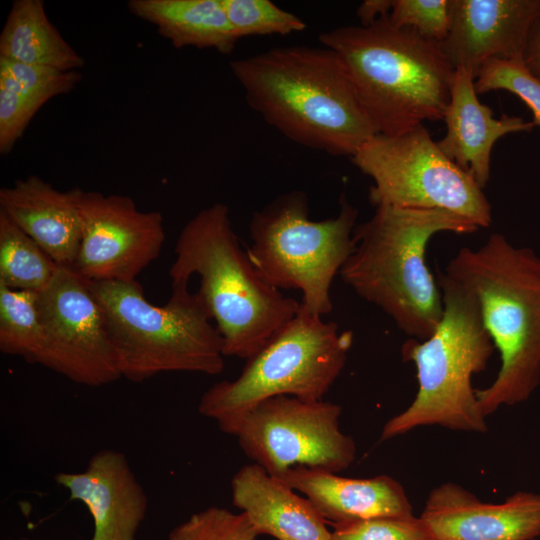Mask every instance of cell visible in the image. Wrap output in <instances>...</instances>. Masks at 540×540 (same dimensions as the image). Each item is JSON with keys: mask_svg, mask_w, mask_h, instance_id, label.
I'll return each mask as SVG.
<instances>
[{"mask_svg": "<svg viewBox=\"0 0 540 540\" xmlns=\"http://www.w3.org/2000/svg\"><path fill=\"white\" fill-rule=\"evenodd\" d=\"M230 67L249 106L293 142L352 157L377 134L341 59L328 47L273 48Z\"/></svg>", "mask_w": 540, "mask_h": 540, "instance_id": "cell-1", "label": "cell"}, {"mask_svg": "<svg viewBox=\"0 0 540 540\" xmlns=\"http://www.w3.org/2000/svg\"><path fill=\"white\" fill-rule=\"evenodd\" d=\"M444 272L475 295L500 354L493 382L476 389L482 414L527 401L540 385V255L493 233L477 249L460 248Z\"/></svg>", "mask_w": 540, "mask_h": 540, "instance_id": "cell-2", "label": "cell"}, {"mask_svg": "<svg viewBox=\"0 0 540 540\" xmlns=\"http://www.w3.org/2000/svg\"><path fill=\"white\" fill-rule=\"evenodd\" d=\"M477 230L472 221L444 210L377 206L369 220L355 227V247L339 275L404 334L425 340L444 310L440 287L426 262L428 243L441 232Z\"/></svg>", "mask_w": 540, "mask_h": 540, "instance_id": "cell-3", "label": "cell"}, {"mask_svg": "<svg viewBox=\"0 0 540 540\" xmlns=\"http://www.w3.org/2000/svg\"><path fill=\"white\" fill-rule=\"evenodd\" d=\"M319 40L341 59L377 134L443 120L454 69L438 42L393 25L389 16L369 26L333 28Z\"/></svg>", "mask_w": 540, "mask_h": 540, "instance_id": "cell-4", "label": "cell"}, {"mask_svg": "<svg viewBox=\"0 0 540 540\" xmlns=\"http://www.w3.org/2000/svg\"><path fill=\"white\" fill-rule=\"evenodd\" d=\"M171 285L200 276L197 292L223 339L225 356L248 359L299 311L300 303L269 285L233 230L229 208L214 203L181 230Z\"/></svg>", "mask_w": 540, "mask_h": 540, "instance_id": "cell-5", "label": "cell"}, {"mask_svg": "<svg viewBox=\"0 0 540 540\" xmlns=\"http://www.w3.org/2000/svg\"><path fill=\"white\" fill-rule=\"evenodd\" d=\"M443 315L425 340L409 338L401 348L404 361L416 368L418 391L411 404L383 426L382 441L423 426L484 433L488 430L472 386L493 351L475 295L444 271L438 275Z\"/></svg>", "mask_w": 540, "mask_h": 540, "instance_id": "cell-6", "label": "cell"}, {"mask_svg": "<svg viewBox=\"0 0 540 540\" xmlns=\"http://www.w3.org/2000/svg\"><path fill=\"white\" fill-rule=\"evenodd\" d=\"M89 283L103 311L121 377L139 383L164 372L223 371V339L188 283L171 285L163 306L151 304L136 280Z\"/></svg>", "mask_w": 540, "mask_h": 540, "instance_id": "cell-7", "label": "cell"}, {"mask_svg": "<svg viewBox=\"0 0 540 540\" xmlns=\"http://www.w3.org/2000/svg\"><path fill=\"white\" fill-rule=\"evenodd\" d=\"M353 333L309 313L300 303L297 314L279 328L251 357L234 380L212 385L198 411L233 435L244 416L275 396L323 400L341 374Z\"/></svg>", "mask_w": 540, "mask_h": 540, "instance_id": "cell-8", "label": "cell"}, {"mask_svg": "<svg viewBox=\"0 0 540 540\" xmlns=\"http://www.w3.org/2000/svg\"><path fill=\"white\" fill-rule=\"evenodd\" d=\"M358 210L344 195L335 217L309 218L307 196L298 190L276 197L250 221L248 257L272 287L302 292L301 305L317 316L333 305L332 282L352 254Z\"/></svg>", "mask_w": 540, "mask_h": 540, "instance_id": "cell-9", "label": "cell"}, {"mask_svg": "<svg viewBox=\"0 0 540 540\" xmlns=\"http://www.w3.org/2000/svg\"><path fill=\"white\" fill-rule=\"evenodd\" d=\"M351 160L373 180L369 200L375 207L444 210L479 229L492 223L483 189L441 151L423 124L402 134H376Z\"/></svg>", "mask_w": 540, "mask_h": 540, "instance_id": "cell-10", "label": "cell"}, {"mask_svg": "<svg viewBox=\"0 0 540 540\" xmlns=\"http://www.w3.org/2000/svg\"><path fill=\"white\" fill-rule=\"evenodd\" d=\"M341 412L329 401L275 396L253 407L233 436L273 476L298 466L339 473L356 458L354 439L340 429Z\"/></svg>", "mask_w": 540, "mask_h": 540, "instance_id": "cell-11", "label": "cell"}, {"mask_svg": "<svg viewBox=\"0 0 540 540\" xmlns=\"http://www.w3.org/2000/svg\"><path fill=\"white\" fill-rule=\"evenodd\" d=\"M38 309L40 338L29 363L90 387L121 378L104 314L89 281L73 268L60 267L38 292Z\"/></svg>", "mask_w": 540, "mask_h": 540, "instance_id": "cell-12", "label": "cell"}, {"mask_svg": "<svg viewBox=\"0 0 540 540\" xmlns=\"http://www.w3.org/2000/svg\"><path fill=\"white\" fill-rule=\"evenodd\" d=\"M81 241L73 269L89 282H132L165 241L159 211H141L126 195L78 188Z\"/></svg>", "mask_w": 540, "mask_h": 540, "instance_id": "cell-13", "label": "cell"}, {"mask_svg": "<svg viewBox=\"0 0 540 540\" xmlns=\"http://www.w3.org/2000/svg\"><path fill=\"white\" fill-rule=\"evenodd\" d=\"M450 26L440 49L474 80L492 60H522L540 0H449Z\"/></svg>", "mask_w": 540, "mask_h": 540, "instance_id": "cell-14", "label": "cell"}, {"mask_svg": "<svg viewBox=\"0 0 540 540\" xmlns=\"http://www.w3.org/2000/svg\"><path fill=\"white\" fill-rule=\"evenodd\" d=\"M420 517L433 540H534L540 536V493L518 491L493 504L445 482L432 489Z\"/></svg>", "mask_w": 540, "mask_h": 540, "instance_id": "cell-15", "label": "cell"}, {"mask_svg": "<svg viewBox=\"0 0 540 540\" xmlns=\"http://www.w3.org/2000/svg\"><path fill=\"white\" fill-rule=\"evenodd\" d=\"M54 479L70 500L88 508L94 522L92 540H135L148 499L123 453L101 450L83 472H59Z\"/></svg>", "mask_w": 540, "mask_h": 540, "instance_id": "cell-16", "label": "cell"}, {"mask_svg": "<svg viewBox=\"0 0 540 540\" xmlns=\"http://www.w3.org/2000/svg\"><path fill=\"white\" fill-rule=\"evenodd\" d=\"M474 82L464 68L454 69L443 116L446 134L436 142L484 189L490 178L491 151L498 139L510 133L531 132L535 126L518 116L503 114L494 118L492 109L479 101Z\"/></svg>", "mask_w": 540, "mask_h": 540, "instance_id": "cell-17", "label": "cell"}, {"mask_svg": "<svg viewBox=\"0 0 540 540\" xmlns=\"http://www.w3.org/2000/svg\"><path fill=\"white\" fill-rule=\"evenodd\" d=\"M78 188L60 191L36 175L0 189V211L59 267L73 268L81 241Z\"/></svg>", "mask_w": 540, "mask_h": 540, "instance_id": "cell-18", "label": "cell"}, {"mask_svg": "<svg viewBox=\"0 0 540 540\" xmlns=\"http://www.w3.org/2000/svg\"><path fill=\"white\" fill-rule=\"evenodd\" d=\"M278 478L303 494L325 520L334 524L413 515L405 489L388 475L347 478L334 472L298 466Z\"/></svg>", "mask_w": 540, "mask_h": 540, "instance_id": "cell-19", "label": "cell"}, {"mask_svg": "<svg viewBox=\"0 0 540 540\" xmlns=\"http://www.w3.org/2000/svg\"><path fill=\"white\" fill-rule=\"evenodd\" d=\"M233 505L259 535L277 540H330L326 520L280 478L251 463L231 480Z\"/></svg>", "mask_w": 540, "mask_h": 540, "instance_id": "cell-20", "label": "cell"}, {"mask_svg": "<svg viewBox=\"0 0 540 540\" xmlns=\"http://www.w3.org/2000/svg\"><path fill=\"white\" fill-rule=\"evenodd\" d=\"M128 8L176 48H211L230 54L239 40L222 0H131Z\"/></svg>", "mask_w": 540, "mask_h": 540, "instance_id": "cell-21", "label": "cell"}, {"mask_svg": "<svg viewBox=\"0 0 540 540\" xmlns=\"http://www.w3.org/2000/svg\"><path fill=\"white\" fill-rule=\"evenodd\" d=\"M0 58L61 71L85 61L50 22L41 0H16L0 34Z\"/></svg>", "mask_w": 540, "mask_h": 540, "instance_id": "cell-22", "label": "cell"}, {"mask_svg": "<svg viewBox=\"0 0 540 540\" xmlns=\"http://www.w3.org/2000/svg\"><path fill=\"white\" fill-rule=\"evenodd\" d=\"M60 267L0 211V284L13 290L42 291Z\"/></svg>", "mask_w": 540, "mask_h": 540, "instance_id": "cell-23", "label": "cell"}, {"mask_svg": "<svg viewBox=\"0 0 540 540\" xmlns=\"http://www.w3.org/2000/svg\"><path fill=\"white\" fill-rule=\"evenodd\" d=\"M39 338L38 292L13 290L0 284V351L28 362Z\"/></svg>", "mask_w": 540, "mask_h": 540, "instance_id": "cell-24", "label": "cell"}, {"mask_svg": "<svg viewBox=\"0 0 540 540\" xmlns=\"http://www.w3.org/2000/svg\"><path fill=\"white\" fill-rule=\"evenodd\" d=\"M222 4L238 39L288 35L306 29L301 18L270 0H222Z\"/></svg>", "mask_w": 540, "mask_h": 540, "instance_id": "cell-25", "label": "cell"}, {"mask_svg": "<svg viewBox=\"0 0 540 540\" xmlns=\"http://www.w3.org/2000/svg\"><path fill=\"white\" fill-rule=\"evenodd\" d=\"M258 536L243 513L213 506L173 528L167 540H256Z\"/></svg>", "mask_w": 540, "mask_h": 540, "instance_id": "cell-26", "label": "cell"}, {"mask_svg": "<svg viewBox=\"0 0 540 540\" xmlns=\"http://www.w3.org/2000/svg\"><path fill=\"white\" fill-rule=\"evenodd\" d=\"M477 94L505 90L518 96L532 111L534 126H540V81L522 60H492L482 66L474 82Z\"/></svg>", "mask_w": 540, "mask_h": 540, "instance_id": "cell-27", "label": "cell"}, {"mask_svg": "<svg viewBox=\"0 0 540 540\" xmlns=\"http://www.w3.org/2000/svg\"><path fill=\"white\" fill-rule=\"evenodd\" d=\"M330 540H433L418 516L378 517L334 524Z\"/></svg>", "mask_w": 540, "mask_h": 540, "instance_id": "cell-28", "label": "cell"}, {"mask_svg": "<svg viewBox=\"0 0 540 540\" xmlns=\"http://www.w3.org/2000/svg\"><path fill=\"white\" fill-rule=\"evenodd\" d=\"M43 105L0 69V152H11Z\"/></svg>", "mask_w": 540, "mask_h": 540, "instance_id": "cell-29", "label": "cell"}, {"mask_svg": "<svg viewBox=\"0 0 540 540\" xmlns=\"http://www.w3.org/2000/svg\"><path fill=\"white\" fill-rule=\"evenodd\" d=\"M0 69L7 72L22 90L42 105L56 96L72 91L82 78L78 71H61L2 58Z\"/></svg>", "mask_w": 540, "mask_h": 540, "instance_id": "cell-30", "label": "cell"}, {"mask_svg": "<svg viewBox=\"0 0 540 540\" xmlns=\"http://www.w3.org/2000/svg\"><path fill=\"white\" fill-rule=\"evenodd\" d=\"M389 20L440 43L450 26L449 0H393Z\"/></svg>", "mask_w": 540, "mask_h": 540, "instance_id": "cell-31", "label": "cell"}, {"mask_svg": "<svg viewBox=\"0 0 540 540\" xmlns=\"http://www.w3.org/2000/svg\"><path fill=\"white\" fill-rule=\"evenodd\" d=\"M522 61L527 70L540 81V10L531 25Z\"/></svg>", "mask_w": 540, "mask_h": 540, "instance_id": "cell-32", "label": "cell"}, {"mask_svg": "<svg viewBox=\"0 0 540 540\" xmlns=\"http://www.w3.org/2000/svg\"><path fill=\"white\" fill-rule=\"evenodd\" d=\"M393 0H365L356 14L362 26H369L381 18L388 17L391 13Z\"/></svg>", "mask_w": 540, "mask_h": 540, "instance_id": "cell-33", "label": "cell"}, {"mask_svg": "<svg viewBox=\"0 0 540 540\" xmlns=\"http://www.w3.org/2000/svg\"><path fill=\"white\" fill-rule=\"evenodd\" d=\"M534 540H540V539H539V538H536V539H534Z\"/></svg>", "mask_w": 540, "mask_h": 540, "instance_id": "cell-34", "label": "cell"}, {"mask_svg": "<svg viewBox=\"0 0 540 540\" xmlns=\"http://www.w3.org/2000/svg\"><path fill=\"white\" fill-rule=\"evenodd\" d=\"M23 540H26V539H23Z\"/></svg>", "mask_w": 540, "mask_h": 540, "instance_id": "cell-35", "label": "cell"}]
</instances>
